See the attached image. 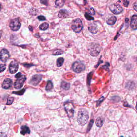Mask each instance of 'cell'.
I'll use <instances>...</instances> for the list:
<instances>
[{"label": "cell", "instance_id": "obj_26", "mask_svg": "<svg viewBox=\"0 0 137 137\" xmlns=\"http://www.w3.org/2000/svg\"><path fill=\"white\" fill-rule=\"evenodd\" d=\"M94 123V121L93 119H91V120H90V121L88 125V126H87V132H89V131L90 130L91 128L92 127Z\"/></svg>", "mask_w": 137, "mask_h": 137}, {"label": "cell", "instance_id": "obj_22", "mask_svg": "<svg viewBox=\"0 0 137 137\" xmlns=\"http://www.w3.org/2000/svg\"><path fill=\"white\" fill-rule=\"evenodd\" d=\"M64 59L63 57H59L57 59L56 61V65L58 67H61L64 63Z\"/></svg>", "mask_w": 137, "mask_h": 137}, {"label": "cell", "instance_id": "obj_6", "mask_svg": "<svg viewBox=\"0 0 137 137\" xmlns=\"http://www.w3.org/2000/svg\"><path fill=\"white\" fill-rule=\"evenodd\" d=\"M26 77L24 75H22L20 77L17 78L14 83V88L17 89H19L21 88L23 86L24 82L26 80Z\"/></svg>", "mask_w": 137, "mask_h": 137}, {"label": "cell", "instance_id": "obj_2", "mask_svg": "<svg viewBox=\"0 0 137 137\" xmlns=\"http://www.w3.org/2000/svg\"><path fill=\"white\" fill-rule=\"evenodd\" d=\"M88 50L92 56H97L101 52V46L98 44L92 43L89 46Z\"/></svg>", "mask_w": 137, "mask_h": 137}, {"label": "cell", "instance_id": "obj_28", "mask_svg": "<svg viewBox=\"0 0 137 137\" xmlns=\"http://www.w3.org/2000/svg\"><path fill=\"white\" fill-rule=\"evenodd\" d=\"M37 11H37V9H34V8H33V9H31L30 10V13L32 15L35 16V15H37Z\"/></svg>", "mask_w": 137, "mask_h": 137}, {"label": "cell", "instance_id": "obj_9", "mask_svg": "<svg viewBox=\"0 0 137 137\" xmlns=\"http://www.w3.org/2000/svg\"><path fill=\"white\" fill-rule=\"evenodd\" d=\"M42 77V75L39 74L34 75L31 79L29 82V84L34 86H36L40 82Z\"/></svg>", "mask_w": 137, "mask_h": 137}, {"label": "cell", "instance_id": "obj_38", "mask_svg": "<svg viewBox=\"0 0 137 137\" xmlns=\"http://www.w3.org/2000/svg\"><path fill=\"white\" fill-rule=\"evenodd\" d=\"M22 75V74L21 73V72H19L15 76V77L16 78H19V77H20Z\"/></svg>", "mask_w": 137, "mask_h": 137}, {"label": "cell", "instance_id": "obj_37", "mask_svg": "<svg viewBox=\"0 0 137 137\" xmlns=\"http://www.w3.org/2000/svg\"><path fill=\"white\" fill-rule=\"evenodd\" d=\"M133 8L135 11L137 12V1L134 3L133 5Z\"/></svg>", "mask_w": 137, "mask_h": 137}, {"label": "cell", "instance_id": "obj_19", "mask_svg": "<svg viewBox=\"0 0 137 137\" xmlns=\"http://www.w3.org/2000/svg\"><path fill=\"white\" fill-rule=\"evenodd\" d=\"M70 87V83H68L65 81H63L61 83V87L65 90H68Z\"/></svg>", "mask_w": 137, "mask_h": 137}, {"label": "cell", "instance_id": "obj_3", "mask_svg": "<svg viewBox=\"0 0 137 137\" xmlns=\"http://www.w3.org/2000/svg\"><path fill=\"white\" fill-rule=\"evenodd\" d=\"M71 28L76 33H79L81 32L83 28V24L81 19L77 18L74 19L72 23Z\"/></svg>", "mask_w": 137, "mask_h": 137}, {"label": "cell", "instance_id": "obj_23", "mask_svg": "<svg viewBox=\"0 0 137 137\" xmlns=\"http://www.w3.org/2000/svg\"><path fill=\"white\" fill-rule=\"evenodd\" d=\"M49 25L47 23H44L43 24L40 25L39 26V28L40 30H46L49 28Z\"/></svg>", "mask_w": 137, "mask_h": 137}, {"label": "cell", "instance_id": "obj_12", "mask_svg": "<svg viewBox=\"0 0 137 137\" xmlns=\"http://www.w3.org/2000/svg\"><path fill=\"white\" fill-rule=\"evenodd\" d=\"M13 81L10 79H5L2 84V88L5 89H8L12 86Z\"/></svg>", "mask_w": 137, "mask_h": 137}, {"label": "cell", "instance_id": "obj_33", "mask_svg": "<svg viewBox=\"0 0 137 137\" xmlns=\"http://www.w3.org/2000/svg\"><path fill=\"white\" fill-rule=\"evenodd\" d=\"M40 3L42 4H44L45 5L47 6L48 4V0H40Z\"/></svg>", "mask_w": 137, "mask_h": 137}, {"label": "cell", "instance_id": "obj_20", "mask_svg": "<svg viewBox=\"0 0 137 137\" xmlns=\"http://www.w3.org/2000/svg\"><path fill=\"white\" fill-rule=\"evenodd\" d=\"M53 84L51 81L49 80L47 82V86H46L45 89L47 91H49L53 88Z\"/></svg>", "mask_w": 137, "mask_h": 137}, {"label": "cell", "instance_id": "obj_13", "mask_svg": "<svg viewBox=\"0 0 137 137\" xmlns=\"http://www.w3.org/2000/svg\"><path fill=\"white\" fill-rule=\"evenodd\" d=\"M88 30L89 32L92 34H96L98 32V27L96 24L92 23L89 25Z\"/></svg>", "mask_w": 137, "mask_h": 137}, {"label": "cell", "instance_id": "obj_34", "mask_svg": "<svg viewBox=\"0 0 137 137\" xmlns=\"http://www.w3.org/2000/svg\"><path fill=\"white\" fill-rule=\"evenodd\" d=\"M37 19L39 21H45L46 20V18L44 16L40 15L37 17Z\"/></svg>", "mask_w": 137, "mask_h": 137}, {"label": "cell", "instance_id": "obj_36", "mask_svg": "<svg viewBox=\"0 0 137 137\" xmlns=\"http://www.w3.org/2000/svg\"><path fill=\"white\" fill-rule=\"evenodd\" d=\"M89 14H91L92 15H94L95 14V11L94 9L92 8H91L89 10Z\"/></svg>", "mask_w": 137, "mask_h": 137}, {"label": "cell", "instance_id": "obj_41", "mask_svg": "<svg viewBox=\"0 0 137 137\" xmlns=\"http://www.w3.org/2000/svg\"><path fill=\"white\" fill-rule=\"evenodd\" d=\"M136 110H137V103H136Z\"/></svg>", "mask_w": 137, "mask_h": 137}, {"label": "cell", "instance_id": "obj_27", "mask_svg": "<svg viewBox=\"0 0 137 137\" xmlns=\"http://www.w3.org/2000/svg\"><path fill=\"white\" fill-rule=\"evenodd\" d=\"M13 101H14V97H10L8 98L6 104L7 105H11L13 103Z\"/></svg>", "mask_w": 137, "mask_h": 137}, {"label": "cell", "instance_id": "obj_25", "mask_svg": "<svg viewBox=\"0 0 137 137\" xmlns=\"http://www.w3.org/2000/svg\"><path fill=\"white\" fill-rule=\"evenodd\" d=\"M93 72H90L87 75V84H88L89 86L90 85L91 81V79L93 76Z\"/></svg>", "mask_w": 137, "mask_h": 137}, {"label": "cell", "instance_id": "obj_24", "mask_svg": "<svg viewBox=\"0 0 137 137\" xmlns=\"http://www.w3.org/2000/svg\"><path fill=\"white\" fill-rule=\"evenodd\" d=\"M63 53V51L61 49H57L53 51L52 52V54L54 55H60Z\"/></svg>", "mask_w": 137, "mask_h": 137}, {"label": "cell", "instance_id": "obj_17", "mask_svg": "<svg viewBox=\"0 0 137 137\" xmlns=\"http://www.w3.org/2000/svg\"><path fill=\"white\" fill-rule=\"evenodd\" d=\"M104 122V120L103 118H102V117H98L96 120V125L98 127L101 128L102 126V125H103Z\"/></svg>", "mask_w": 137, "mask_h": 137}, {"label": "cell", "instance_id": "obj_4", "mask_svg": "<svg viewBox=\"0 0 137 137\" xmlns=\"http://www.w3.org/2000/svg\"><path fill=\"white\" fill-rule=\"evenodd\" d=\"M64 108L66 113L69 118H72L74 113V107L71 102H66L64 104Z\"/></svg>", "mask_w": 137, "mask_h": 137}, {"label": "cell", "instance_id": "obj_14", "mask_svg": "<svg viewBox=\"0 0 137 137\" xmlns=\"http://www.w3.org/2000/svg\"><path fill=\"white\" fill-rule=\"evenodd\" d=\"M130 26L133 29H137V15H133L131 18Z\"/></svg>", "mask_w": 137, "mask_h": 137}, {"label": "cell", "instance_id": "obj_8", "mask_svg": "<svg viewBox=\"0 0 137 137\" xmlns=\"http://www.w3.org/2000/svg\"><path fill=\"white\" fill-rule=\"evenodd\" d=\"M109 9L112 13L116 15L120 14L123 11L121 6L117 4H114L109 6Z\"/></svg>", "mask_w": 137, "mask_h": 137}, {"label": "cell", "instance_id": "obj_15", "mask_svg": "<svg viewBox=\"0 0 137 137\" xmlns=\"http://www.w3.org/2000/svg\"><path fill=\"white\" fill-rule=\"evenodd\" d=\"M20 133L22 135L29 134L30 133V129L29 127L26 125H23L21 127Z\"/></svg>", "mask_w": 137, "mask_h": 137}, {"label": "cell", "instance_id": "obj_35", "mask_svg": "<svg viewBox=\"0 0 137 137\" xmlns=\"http://www.w3.org/2000/svg\"><path fill=\"white\" fill-rule=\"evenodd\" d=\"M123 5L125 7H128L129 5V2L127 0H123Z\"/></svg>", "mask_w": 137, "mask_h": 137}, {"label": "cell", "instance_id": "obj_40", "mask_svg": "<svg viewBox=\"0 0 137 137\" xmlns=\"http://www.w3.org/2000/svg\"><path fill=\"white\" fill-rule=\"evenodd\" d=\"M129 19L128 18H126V19H125V21H126V22H127V21H128Z\"/></svg>", "mask_w": 137, "mask_h": 137}, {"label": "cell", "instance_id": "obj_31", "mask_svg": "<svg viewBox=\"0 0 137 137\" xmlns=\"http://www.w3.org/2000/svg\"><path fill=\"white\" fill-rule=\"evenodd\" d=\"M104 99H105V97L103 96L101 98H100L99 100H98V101L96 102V106H98L100 105L101 104V103L103 101Z\"/></svg>", "mask_w": 137, "mask_h": 137}, {"label": "cell", "instance_id": "obj_18", "mask_svg": "<svg viewBox=\"0 0 137 137\" xmlns=\"http://www.w3.org/2000/svg\"><path fill=\"white\" fill-rule=\"evenodd\" d=\"M117 21V18L115 16H112L111 17L109 18L107 20V24L109 25H114L116 23V21Z\"/></svg>", "mask_w": 137, "mask_h": 137}, {"label": "cell", "instance_id": "obj_10", "mask_svg": "<svg viewBox=\"0 0 137 137\" xmlns=\"http://www.w3.org/2000/svg\"><path fill=\"white\" fill-rule=\"evenodd\" d=\"M10 57L9 52L6 49H3L0 52V59L2 62H5Z\"/></svg>", "mask_w": 137, "mask_h": 137}, {"label": "cell", "instance_id": "obj_42", "mask_svg": "<svg viewBox=\"0 0 137 137\" xmlns=\"http://www.w3.org/2000/svg\"><path fill=\"white\" fill-rule=\"evenodd\" d=\"M1 4H0V10H1Z\"/></svg>", "mask_w": 137, "mask_h": 137}, {"label": "cell", "instance_id": "obj_7", "mask_svg": "<svg viewBox=\"0 0 137 137\" xmlns=\"http://www.w3.org/2000/svg\"><path fill=\"white\" fill-rule=\"evenodd\" d=\"M21 23L18 18L12 19L10 23L9 26L11 30L13 31H17L21 27Z\"/></svg>", "mask_w": 137, "mask_h": 137}, {"label": "cell", "instance_id": "obj_5", "mask_svg": "<svg viewBox=\"0 0 137 137\" xmlns=\"http://www.w3.org/2000/svg\"><path fill=\"white\" fill-rule=\"evenodd\" d=\"M72 68L75 72L80 73L85 70V66L83 63L79 61H76L73 64Z\"/></svg>", "mask_w": 137, "mask_h": 137}, {"label": "cell", "instance_id": "obj_1", "mask_svg": "<svg viewBox=\"0 0 137 137\" xmlns=\"http://www.w3.org/2000/svg\"><path fill=\"white\" fill-rule=\"evenodd\" d=\"M89 118L88 112L87 110L84 109H81L78 113L77 120L79 125L84 126L87 123Z\"/></svg>", "mask_w": 137, "mask_h": 137}, {"label": "cell", "instance_id": "obj_43", "mask_svg": "<svg viewBox=\"0 0 137 137\" xmlns=\"http://www.w3.org/2000/svg\"><path fill=\"white\" fill-rule=\"evenodd\" d=\"M1 33H0V39L1 38Z\"/></svg>", "mask_w": 137, "mask_h": 137}, {"label": "cell", "instance_id": "obj_29", "mask_svg": "<svg viewBox=\"0 0 137 137\" xmlns=\"http://www.w3.org/2000/svg\"><path fill=\"white\" fill-rule=\"evenodd\" d=\"M85 18L86 19L90 21V20H93L94 19V17H91V16L89 15V14L87 13H85Z\"/></svg>", "mask_w": 137, "mask_h": 137}, {"label": "cell", "instance_id": "obj_11", "mask_svg": "<svg viewBox=\"0 0 137 137\" xmlns=\"http://www.w3.org/2000/svg\"><path fill=\"white\" fill-rule=\"evenodd\" d=\"M19 68L18 63L15 61H13L10 64L9 66L10 72L11 74L16 73L18 70Z\"/></svg>", "mask_w": 137, "mask_h": 137}, {"label": "cell", "instance_id": "obj_16", "mask_svg": "<svg viewBox=\"0 0 137 137\" xmlns=\"http://www.w3.org/2000/svg\"><path fill=\"white\" fill-rule=\"evenodd\" d=\"M69 16V13L66 10L62 9L59 11L58 16L59 18H65Z\"/></svg>", "mask_w": 137, "mask_h": 137}, {"label": "cell", "instance_id": "obj_39", "mask_svg": "<svg viewBox=\"0 0 137 137\" xmlns=\"http://www.w3.org/2000/svg\"><path fill=\"white\" fill-rule=\"evenodd\" d=\"M29 30H30V31H33V27H31V26H29Z\"/></svg>", "mask_w": 137, "mask_h": 137}, {"label": "cell", "instance_id": "obj_30", "mask_svg": "<svg viewBox=\"0 0 137 137\" xmlns=\"http://www.w3.org/2000/svg\"><path fill=\"white\" fill-rule=\"evenodd\" d=\"M6 65L5 64H1L0 65V73L2 72L6 68Z\"/></svg>", "mask_w": 137, "mask_h": 137}, {"label": "cell", "instance_id": "obj_32", "mask_svg": "<svg viewBox=\"0 0 137 137\" xmlns=\"http://www.w3.org/2000/svg\"><path fill=\"white\" fill-rule=\"evenodd\" d=\"M25 91V89H23L22 90L19 91L13 92V93L15 94H17V95H22L24 93V92Z\"/></svg>", "mask_w": 137, "mask_h": 137}, {"label": "cell", "instance_id": "obj_21", "mask_svg": "<svg viewBox=\"0 0 137 137\" xmlns=\"http://www.w3.org/2000/svg\"><path fill=\"white\" fill-rule=\"evenodd\" d=\"M65 0H56L55 5L61 8L63 7L65 4Z\"/></svg>", "mask_w": 137, "mask_h": 137}]
</instances>
